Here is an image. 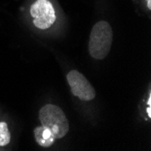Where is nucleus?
Wrapping results in <instances>:
<instances>
[{"mask_svg":"<svg viewBox=\"0 0 151 151\" xmlns=\"http://www.w3.org/2000/svg\"><path fill=\"white\" fill-rule=\"evenodd\" d=\"M112 29L106 21L95 24L90 35L89 52L91 56L97 60L104 59L111 51L112 44Z\"/></svg>","mask_w":151,"mask_h":151,"instance_id":"nucleus-1","label":"nucleus"},{"mask_svg":"<svg viewBox=\"0 0 151 151\" xmlns=\"http://www.w3.org/2000/svg\"><path fill=\"white\" fill-rule=\"evenodd\" d=\"M39 119L42 126L49 129L55 139L63 138L69 131V122L58 106L47 104L42 107L39 111Z\"/></svg>","mask_w":151,"mask_h":151,"instance_id":"nucleus-2","label":"nucleus"},{"mask_svg":"<svg viewBox=\"0 0 151 151\" xmlns=\"http://www.w3.org/2000/svg\"><path fill=\"white\" fill-rule=\"evenodd\" d=\"M30 15L34 18V24L39 29H48L56 20L55 11L48 0H37L31 8Z\"/></svg>","mask_w":151,"mask_h":151,"instance_id":"nucleus-3","label":"nucleus"},{"mask_svg":"<svg viewBox=\"0 0 151 151\" xmlns=\"http://www.w3.org/2000/svg\"><path fill=\"white\" fill-rule=\"evenodd\" d=\"M67 81L71 87L72 93L81 101H91L95 98L96 92L86 77L76 70L67 74Z\"/></svg>","mask_w":151,"mask_h":151,"instance_id":"nucleus-4","label":"nucleus"},{"mask_svg":"<svg viewBox=\"0 0 151 151\" xmlns=\"http://www.w3.org/2000/svg\"><path fill=\"white\" fill-rule=\"evenodd\" d=\"M35 138L37 144L43 147H51L55 140V138L52 136L50 130L44 126H40L35 129Z\"/></svg>","mask_w":151,"mask_h":151,"instance_id":"nucleus-5","label":"nucleus"},{"mask_svg":"<svg viewBox=\"0 0 151 151\" xmlns=\"http://www.w3.org/2000/svg\"><path fill=\"white\" fill-rule=\"evenodd\" d=\"M11 135L6 122H0V146H6L10 142Z\"/></svg>","mask_w":151,"mask_h":151,"instance_id":"nucleus-6","label":"nucleus"},{"mask_svg":"<svg viewBox=\"0 0 151 151\" xmlns=\"http://www.w3.org/2000/svg\"><path fill=\"white\" fill-rule=\"evenodd\" d=\"M146 1H147V6L148 9H151V0H146Z\"/></svg>","mask_w":151,"mask_h":151,"instance_id":"nucleus-7","label":"nucleus"},{"mask_svg":"<svg viewBox=\"0 0 151 151\" xmlns=\"http://www.w3.org/2000/svg\"><path fill=\"white\" fill-rule=\"evenodd\" d=\"M147 115H148V117L150 118V117H151V111H150V106H148V107L147 108Z\"/></svg>","mask_w":151,"mask_h":151,"instance_id":"nucleus-8","label":"nucleus"},{"mask_svg":"<svg viewBox=\"0 0 151 151\" xmlns=\"http://www.w3.org/2000/svg\"><path fill=\"white\" fill-rule=\"evenodd\" d=\"M150 102H151V95H149V98H148V101H147V105L150 106Z\"/></svg>","mask_w":151,"mask_h":151,"instance_id":"nucleus-9","label":"nucleus"}]
</instances>
